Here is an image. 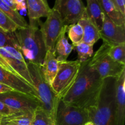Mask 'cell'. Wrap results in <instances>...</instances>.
Segmentation results:
<instances>
[{"instance_id": "cell-1", "label": "cell", "mask_w": 125, "mask_h": 125, "mask_svg": "<svg viewBox=\"0 0 125 125\" xmlns=\"http://www.w3.org/2000/svg\"><path fill=\"white\" fill-rule=\"evenodd\" d=\"M90 59L81 62L75 83L61 100L67 104L88 109L96 102L104 79L90 67Z\"/></svg>"}, {"instance_id": "cell-2", "label": "cell", "mask_w": 125, "mask_h": 125, "mask_svg": "<svg viewBox=\"0 0 125 125\" xmlns=\"http://www.w3.org/2000/svg\"><path fill=\"white\" fill-rule=\"evenodd\" d=\"M39 20L29 21L28 26L14 32L21 53L27 62L41 66L46 50L39 24Z\"/></svg>"}, {"instance_id": "cell-3", "label": "cell", "mask_w": 125, "mask_h": 125, "mask_svg": "<svg viewBox=\"0 0 125 125\" xmlns=\"http://www.w3.org/2000/svg\"><path fill=\"white\" fill-rule=\"evenodd\" d=\"M115 78L104 79L96 102L87 109L90 121L95 125H115Z\"/></svg>"}, {"instance_id": "cell-4", "label": "cell", "mask_w": 125, "mask_h": 125, "mask_svg": "<svg viewBox=\"0 0 125 125\" xmlns=\"http://www.w3.org/2000/svg\"><path fill=\"white\" fill-rule=\"evenodd\" d=\"M30 76L36 90L40 107L56 120V114L59 99L46 81L39 65L26 62Z\"/></svg>"}, {"instance_id": "cell-5", "label": "cell", "mask_w": 125, "mask_h": 125, "mask_svg": "<svg viewBox=\"0 0 125 125\" xmlns=\"http://www.w3.org/2000/svg\"><path fill=\"white\" fill-rule=\"evenodd\" d=\"M0 67L26 81L35 89L27 62L20 49L12 46L0 48Z\"/></svg>"}, {"instance_id": "cell-6", "label": "cell", "mask_w": 125, "mask_h": 125, "mask_svg": "<svg viewBox=\"0 0 125 125\" xmlns=\"http://www.w3.org/2000/svg\"><path fill=\"white\" fill-rule=\"evenodd\" d=\"M111 46L103 43L89 61L90 67L97 72L103 79L108 78H117L124 71L125 64L114 61L108 54Z\"/></svg>"}, {"instance_id": "cell-7", "label": "cell", "mask_w": 125, "mask_h": 125, "mask_svg": "<svg viewBox=\"0 0 125 125\" xmlns=\"http://www.w3.org/2000/svg\"><path fill=\"white\" fill-rule=\"evenodd\" d=\"M81 64L78 60L59 62L58 72L51 84V88L60 100L65 96L75 83Z\"/></svg>"}, {"instance_id": "cell-8", "label": "cell", "mask_w": 125, "mask_h": 125, "mask_svg": "<svg viewBox=\"0 0 125 125\" xmlns=\"http://www.w3.org/2000/svg\"><path fill=\"white\" fill-rule=\"evenodd\" d=\"M39 24L46 51L54 52L56 42L65 26L59 13L56 10L51 9L45 21L42 23L39 20Z\"/></svg>"}, {"instance_id": "cell-9", "label": "cell", "mask_w": 125, "mask_h": 125, "mask_svg": "<svg viewBox=\"0 0 125 125\" xmlns=\"http://www.w3.org/2000/svg\"><path fill=\"white\" fill-rule=\"evenodd\" d=\"M90 121L87 109L68 105L59 101L56 114V125H84Z\"/></svg>"}, {"instance_id": "cell-10", "label": "cell", "mask_w": 125, "mask_h": 125, "mask_svg": "<svg viewBox=\"0 0 125 125\" xmlns=\"http://www.w3.org/2000/svg\"><path fill=\"white\" fill-rule=\"evenodd\" d=\"M52 9L59 12L67 26L76 24L85 15V7L81 0H55Z\"/></svg>"}, {"instance_id": "cell-11", "label": "cell", "mask_w": 125, "mask_h": 125, "mask_svg": "<svg viewBox=\"0 0 125 125\" xmlns=\"http://www.w3.org/2000/svg\"><path fill=\"white\" fill-rule=\"evenodd\" d=\"M0 101L19 112L33 113L40 103L37 97L16 91L0 94Z\"/></svg>"}, {"instance_id": "cell-12", "label": "cell", "mask_w": 125, "mask_h": 125, "mask_svg": "<svg viewBox=\"0 0 125 125\" xmlns=\"http://www.w3.org/2000/svg\"><path fill=\"white\" fill-rule=\"evenodd\" d=\"M100 39L111 46L125 43V26L115 24L104 13L103 24L100 31Z\"/></svg>"}, {"instance_id": "cell-13", "label": "cell", "mask_w": 125, "mask_h": 125, "mask_svg": "<svg viewBox=\"0 0 125 125\" xmlns=\"http://www.w3.org/2000/svg\"><path fill=\"white\" fill-rule=\"evenodd\" d=\"M125 71L115 79L114 98L115 125H125Z\"/></svg>"}, {"instance_id": "cell-14", "label": "cell", "mask_w": 125, "mask_h": 125, "mask_svg": "<svg viewBox=\"0 0 125 125\" xmlns=\"http://www.w3.org/2000/svg\"><path fill=\"white\" fill-rule=\"evenodd\" d=\"M0 83L10 87L14 91L37 97L36 90L32 87L28 83L1 67Z\"/></svg>"}, {"instance_id": "cell-15", "label": "cell", "mask_w": 125, "mask_h": 125, "mask_svg": "<svg viewBox=\"0 0 125 125\" xmlns=\"http://www.w3.org/2000/svg\"><path fill=\"white\" fill-rule=\"evenodd\" d=\"M41 68L45 80L51 86L59 68V62L55 52L46 51Z\"/></svg>"}, {"instance_id": "cell-16", "label": "cell", "mask_w": 125, "mask_h": 125, "mask_svg": "<svg viewBox=\"0 0 125 125\" xmlns=\"http://www.w3.org/2000/svg\"><path fill=\"white\" fill-rule=\"evenodd\" d=\"M85 13L89 20L97 28L99 31L101 29L103 24L104 13L99 0H87Z\"/></svg>"}, {"instance_id": "cell-17", "label": "cell", "mask_w": 125, "mask_h": 125, "mask_svg": "<svg viewBox=\"0 0 125 125\" xmlns=\"http://www.w3.org/2000/svg\"><path fill=\"white\" fill-rule=\"evenodd\" d=\"M68 26L65 25L63 27L59 37L56 42L54 48V52L56 58L59 62L67 61L69 55L74 50L73 45L69 43L68 39L66 37V32L67 31Z\"/></svg>"}, {"instance_id": "cell-18", "label": "cell", "mask_w": 125, "mask_h": 125, "mask_svg": "<svg viewBox=\"0 0 125 125\" xmlns=\"http://www.w3.org/2000/svg\"><path fill=\"white\" fill-rule=\"evenodd\" d=\"M26 4L29 21L40 20L42 17H47L51 9L42 0H26Z\"/></svg>"}, {"instance_id": "cell-19", "label": "cell", "mask_w": 125, "mask_h": 125, "mask_svg": "<svg viewBox=\"0 0 125 125\" xmlns=\"http://www.w3.org/2000/svg\"><path fill=\"white\" fill-rule=\"evenodd\" d=\"M83 29V42L94 46L100 39V31L96 26L85 15L78 22Z\"/></svg>"}, {"instance_id": "cell-20", "label": "cell", "mask_w": 125, "mask_h": 125, "mask_svg": "<svg viewBox=\"0 0 125 125\" xmlns=\"http://www.w3.org/2000/svg\"><path fill=\"white\" fill-rule=\"evenodd\" d=\"M104 13L118 26H125V16L115 7L111 0H99Z\"/></svg>"}, {"instance_id": "cell-21", "label": "cell", "mask_w": 125, "mask_h": 125, "mask_svg": "<svg viewBox=\"0 0 125 125\" xmlns=\"http://www.w3.org/2000/svg\"><path fill=\"white\" fill-rule=\"evenodd\" d=\"M33 113L18 112L12 115L3 117L2 125H31Z\"/></svg>"}, {"instance_id": "cell-22", "label": "cell", "mask_w": 125, "mask_h": 125, "mask_svg": "<svg viewBox=\"0 0 125 125\" xmlns=\"http://www.w3.org/2000/svg\"><path fill=\"white\" fill-rule=\"evenodd\" d=\"M0 10L11 20L13 21L19 27L20 29H24L28 26V24L26 20L20 14L18 11L12 9L5 4L1 0H0Z\"/></svg>"}, {"instance_id": "cell-23", "label": "cell", "mask_w": 125, "mask_h": 125, "mask_svg": "<svg viewBox=\"0 0 125 125\" xmlns=\"http://www.w3.org/2000/svg\"><path fill=\"white\" fill-rule=\"evenodd\" d=\"M31 125H56V120L40 106L33 112Z\"/></svg>"}, {"instance_id": "cell-24", "label": "cell", "mask_w": 125, "mask_h": 125, "mask_svg": "<svg viewBox=\"0 0 125 125\" xmlns=\"http://www.w3.org/2000/svg\"><path fill=\"white\" fill-rule=\"evenodd\" d=\"M67 31L68 37L72 41L73 47L83 42V29L79 23L68 26Z\"/></svg>"}, {"instance_id": "cell-25", "label": "cell", "mask_w": 125, "mask_h": 125, "mask_svg": "<svg viewBox=\"0 0 125 125\" xmlns=\"http://www.w3.org/2000/svg\"><path fill=\"white\" fill-rule=\"evenodd\" d=\"M78 53V61L81 62L90 59L94 55V46L81 42L74 47Z\"/></svg>"}, {"instance_id": "cell-26", "label": "cell", "mask_w": 125, "mask_h": 125, "mask_svg": "<svg viewBox=\"0 0 125 125\" xmlns=\"http://www.w3.org/2000/svg\"><path fill=\"white\" fill-rule=\"evenodd\" d=\"M12 46L20 49L14 32H10L0 28V48Z\"/></svg>"}, {"instance_id": "cell-27", "label": "cell", "mask_w": 125, "mask_h": 125, "mask_svg": "<svg viewBox=\"0 0 125 125\" xmlns=\"http://www.w3.org/2000/svg\"><path fill=\"white\" fill-rule=\"evenodd\" d=\"M108 54L114 61L125 64V43L111 46Z\"/></svg>"}, {"instance_id": "cell-28", "label": "cell", "mask_w": 125, "mask_h": 125, "mask_svg": "<svg viewBox=\"0 0 125 125\" xmlns=\"http://www.w3.org/2000/svg\"><path fill=\"white\" fill-rule=\"evenodd\" d=\"M0 28L6 31L14 32L19 27L0 10Z\"/></svg>"}, {"instance_id": "cell-29", "label": "cell", "mask_w": 125, "mask_h": 125, "mask_svg": "<svg viewBox=\"0 0 125 125\" xmlns=\"http://www.w3.org/2000/svg\"><path fill=\"white\" fill-rule=\"evenodd\" d=\"M19 112L17 110L11 108L9 106H7L3 102L0 101V115L3 117H7V116L12 115L18 113Z\"/></svg>"}, {"instance_id": "cell-30", "label": "cell", "mask_w": 125, "mask_h": 125, "mask_svg": "<svg viewBox=\"0 0 125 125\" xmlns=\"http://www.w3.org/2000/svg\"><path fill=\"white\" fill-rule=\"evenodd\" d=\"M115 7L119 10L121 13L125 16V0H111Z\"/></svg>"}, {"instance_id": "cell-31", "label": "cell", "mask_w": 125, "mask_h": 125, "mask_svg": "<svg viewBox=\"0 0 125 125\" xmlns=\"http://www.w3.org/2000/svg\"><path fill=\"white\" fill-rule=\"evenodd\" d=\"M12 91H14V90L9 87L0 83V94H4V93L10 92Z\"/></svg>"}, {"instance_id": "cell-32", "label": "cell", "mask_w": 125, "mask_h": 125, "mask_svg": "<svg viewBox=\"0 0 125 125\" xmlns=\"http://www.w3.org/2000/svg\"><path fill=\"white\" fill-rule=\"evenodd\" d=\"M1 1L7 6L12 8V9L17 10H16V4L15 3L14 0H1Z\"/></svg>"}, {"instance_id": "cell-33", "label": "cell", "mask_w": 125, "mask_h": 125, "mask_svg": "<svg viewBox=\"0 0 125 125\" xmlns=\"http://www.w3.org/2000/svg\"><path fill=\"white\" fill-rule=\"evenodd\" d=\"M26 9V4L25 1L16 5V10L17 11L20 10H24Z\"/></svg>"}, {"instance_id": "cell-34", "label": "cell", "mask_w": 125, "mask_h": 125, "mask_svg": "<svg viewBox=\"0 0 125 125\" xmlns=\"http://www.w3.org/2000/svg\"><path fill=\"white\" fill-rule=\"evenodd\" d=\"M24 1H25V0H14V2L16 4V5L18 4L21 3L23 2H24Z\"/></svg>"}, {"instance_id": "cell-35", "label": "cell", "mask_w": 125, "mask_h": 125, "mask_svg": "<svg viewBox=\"0 0 125 125\" xmlns=\"http://www.w3.org/2000/svg\"><path fill=\"white\" fill-rule=\"evenodd\" d=\"M84 125H95L93 122H90V121H89V122H86V123L84 124Z\"/></svg>"}, {"instance_id": "cell-36", "label": "cell", "mask_w": 125, "mask_h": 125, "mask_svg": "<svg viewBox=\"0 0 125 125\" xmlns=\"http://www.w3.org/2000/svg\"><path fill=\"white\" fill-rule=\"evenodd\" d=\"M42 1L43 2V3L45 4L46 5V6H48V7H50V6H49V5H48V3L47 0H42Z\"/></svg>"}, {"instance_id": "cell-37", "label": "cell", "mask_w": 125, "mask_h": 125, "mask_svg": "<svg viewBox=\"0 0 125 125\" xmlns=\"http://www.w3.org/2000/svg\"><path fill=\"white\" fill-rule=\"evenodd\" d=\"M2 118H3V116H2L0 115V122H1V121H2Z\"/></svg>"}, {"instance_id": "cell-38", "label": "cell", "mask_w": 125, "mask_h": 125, "mask_svg": "<svg viewBox=\"0 0 125 125\" xmlns=\"http://www.w3.org/2000/svg\"><path fill=\"white\" fill-rule=\"evenodd\" d=\"M0 125H1V122H0Z\"/></svg>"}]
</instances>
